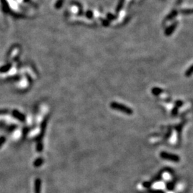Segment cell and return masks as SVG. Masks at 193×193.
<instances>
[{
	"label": "cell",
	"instance_id": "cell-7",
	"mask_svg": "<svg viewBox=\"0 0 193 193\" xmlns=\"http://www.w3.org/2000/svg\"><path fill=\"white\" fill-rule=\"evenodd\" d=\"M63 2H64V0H58L57 4L55 5V7H57V9H60L63 5Z\"/></svg>",
	"mask_w": 193,
	"mask_h": 193
},
{
	"label": "cell",
	"instance_id": "cell-1",
	"mask_svg": "<svg viewBox=\"0 0 193 193\" xmlns=\"http://www.w3.org/2000/svg\"><path fill=\"white\" fill-rule=\"evenodd\" d=\"M110 107L112 109H114V110L120 111L124 113V114H128V115H131V114H133V110L131 108L127 107L124 104L118 103V102H112L110 104Z\"/></svg>",
	"mask_w": 193,
	"mask_h": 193
},
{
	"label": "cell",
	"instance_id": "cell-5",
	"mask_svg": "<svg viewBox=\"0 0 193 193\" xmlns=\"http://www.w3.org/2000/svg\"><path fill=\"white\" fill-rule=\"evenodd\" d=\"M152 92L155 95H159L161 92H162V89H161L160 88H153L152 89Z\"/></svg>",
	"mask_w": 193,
	"mask_h": 193
},
{
	"label": "cell",
	"instance_id": "cell-6",
	"mask_svg": "<svg viewBox=\"0 0 193 193\" xmlns=\"http://www.w3.org/2000/svg\"><path fill=\"white\" fill-rule=\"evenodd\" d=\"M192 68H193V65H191L190 68H189L188 70H187L185 72V76L186 77H190L192 73Z\"/></svg>",
	"mask_w": 193,
	"mask_h": 193
},
{
	"label": "cell",
	"instance_id": "cell-4",
	"mask_svg": "<svg viewBox=\"0 0 193 193\" xmlns=\"http://www.w3.org/2000/svg\"><path fill=\"white\" fill-rule=\"evenodd\" d=\"M177 15V11L173 10V11L171 12V14H170V15L167 16V20H172V19H173L174 17H175Z\"/></svg>",
	"mask_w": 193,
	"mask_h": 193
},
{
	"label": "cell",
	"instance_id": "cell-2",
	"mask_svg": "<svg viewBox=\"0 0 193 193\" xmlns=\"http://www.w3.org/2000/svg\"><path fill=\"white\" fill-rule=\"evenodd\" d=\"M160 157L164 160L172 161V162H175L180 160V157L178 155H175V154L168 153V152H162L160 153Z\"/></svg>",
	"mask_w": 193,
	"mask_h": 193
},
{
	"label": "cell",
	"instance_id": "cell-8",
	"mask_svg": "<svg viewBox=\"0 0 193 193\" xmlns=\"http://www.w3.org/2000/svg\"><path fill=\"white\" fill-rule=\"evenodd\" d=\"M86 17L89 19H92L93 17V12L92 11H87L86 12Z\"/></svg>",
	"mask_w": 193,
	"mask_h": 193
},
{
	"label": "cell",
	"instance_id": "cell-3",
	"mask_svg": "<svg viewBox=\"0 0 193 193\" xmlns=\"http://www.w3.org/2000/svg\"><path fill=\"white\" fill-rule=\"evenodd\" d=\"M177 22L174 23L173 25H171L170 27L167 28V30H165V35L167 36H170V35H172L176 29V27H177Z\"/></svg>",
	"mask_w": 193,
	"mask_h": 193
}]
</instances>
